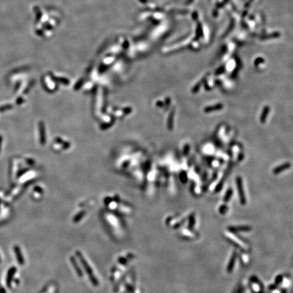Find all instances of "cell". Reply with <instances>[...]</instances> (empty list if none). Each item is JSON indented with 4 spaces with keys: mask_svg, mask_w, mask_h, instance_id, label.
Returning a JSON list of instances; mask_svg holds the SVG:
<instances>
[{
    "mask_svg": "<svg viewBox=\"0 0 293 293\" xmlns=\"http://www.w3.org/2000/svg\"><path fill=\"white\" fill-rule=\"evenodd\" d=\"M236 183L240 203H241V204L242 205H245L246 204V197L245 195V192H244V190L243 183H242V179L241 177L237 176L236 179Z\"/></svg>",
    "mask_w": 293,
    "mask_h": 293,
    "instance_id": "1",
    "label": "cell"
},
{
    "mask_svg": "<svg viewBox=\"0 0 293 293\" xmlns=\"http://www.w3.org/2000/svg\"><path fill=\"white\" fill-rule=\"evenodd\" d=\"M291 167V164L290 162H286V163L279 165L278 166H276L275 168L273 170V173L274 174H279L282 172H284L286 170H288Z\"/></svg>",
    "mask_w": 293,
    "mask_h": 293,
    "instance_id": "2",
    "label": "cell"
},
{
    "mask_svg": "<svg viewBox=\"0 0 293 293\" xmlns=\"http://www.w3.org/2000/svg\"><path fill=\"white\" fill-rule=\"evenodd\" d=\"M223 104L221 103H217L215 104H213V105H210L208 106V107H206L204 108V111L205 113H211V112L216 111H220V110L223 109Z\"/></svg>",
    "mask_w": 293,
    "mask_h": 293,
    "instance_id": "3",
    "label": "cell"
},
{
    "mask_svg": "<svg viewBox=\"0 0 293 293\" xmlns=\"http://www.w3.org/2000/svg\"><path fill=\"white\" fill-rule=\"evenodd\" d=\"M236 258H237V253L236 252H234L232 254V255H231L230 260H229V262L227 267V271L228 272V273H231V272L233 271V269H234L235 264H236Z\"/></svg>",
    "mask_w": 293,
    "mask_h": 293,
    "instance_id": "4",
    "label": "cell"
},
{
    "mask_svg": "<svg viewBox=\"0 0 293 293\" xmlns=\"http://www.w3.org/2000/svg\"><path fill=\"white\" fill-rule=\"evenodd\" d=\"M270 111V107L269 106L266 105L263 107V109L262 113H261V116H260V122L262 124H265L266 122L267 119V117L269 115V113Z\"/></svg>",
    "mask_w": 293,
    "mask_h": 293,
    "instance_id": "5",
    "label": "cell"
},
{
    "mask_svg": "<svg viewBox=\"0 0 293 293\" xmlns=\"http://www.w3.org/2000/svg\"><path fill=\"white\" fill-rule=\"evenodd\" d=\"M228 229L231 232H240V231H249L251 230V227L249 226H246V225H242V226H234V227H229Z\"/></svg>",
    "mask_w": 293,
    "mask_h": 293,
    "instance_id": "6",
    "label": "cell"
},
{
    "mask_svg": "<svg viewBox=\"0 0 293 293\" xmlns=\"http://www.w3.org/2000/svg\"><path fill=\"white\" fill-rule=\"evenodd\" d=\"M232 195H233V190L231 188H229V189L227 190L226 193H225V196H224V197H223L224 202L225 203L229 202V200H230V199L231 198V197H232Z\"/></svg>",
    "mask_w": 293,
    "mask_h": 293,
    "instance_id": "7",
    "label": "cell"
},
{
    "mask_svg": "<svg viewBox=\"0 0 293 293\" xmlns=\"http://www.w3.org/2000/svg\"><path fill=\"white\" fill-rule=\"evenodd\" d=\"M229 210V208L226 204L221 205V207L219 208V212L221 214H226V212H227V210Z\"/></svg>",
    "mask_w": 293,
    "mask_h": 293,
    "instance_id": "8",
    "label": "cell"
},
{
    "mask_svg": "<svg viewBox=\"0 0 293 293\" xmlns=\"http://www.w3.org/2000/svg\"><path fill=\"white\" fill-rule=\"evenodd\" d=\"M223 184H224V178H223H223H222V180L219 183V184L216 185L215 189H214V191L219 192L220 191H221L222 188L223 187Z\"/></svg>",
    "mask_w": 293,
    "mask_h": 293,
    "instance_id": "9",
    "label": "cell"
},
{
    "mask_svg": "<svg viewBox=\"0 0 293 293\" xmlns=\"http://www.w3.org/2000/svg\"><path fill=\"white\" fill-rule=\"evenodd\" d=\"M173 117H174V113H173V111H172V113H170V117H169V122H168V124H169V126H170V129H172V127Z\"/></svg>",
    "mask_w": 293,
    "mask_h": 293,
    "instance_id": "10",
    "label": "cell"
},
{
    "mask_svg": "<svg viewBox=\"0 0 293 293\" xmlns=\"http://www.w3.org/2000/svg\"><path fill=\"white\" fill-rule=\"evenodd\" d=\"M189 149V146L188 145H187L184 149V154H185V155L187 154Z\"/></svg>",
    "mask_w": 293,
    "mask_h": 293,
    "instance_id": "11",
    "label": "cell"
}]
</instances>
